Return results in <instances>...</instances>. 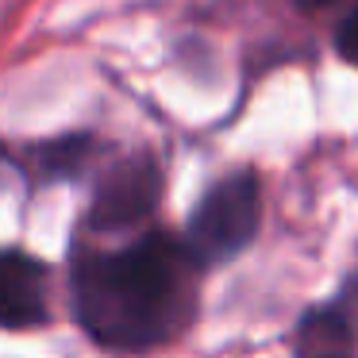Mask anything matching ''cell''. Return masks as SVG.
Listing matches in <instances>:
<instances>
[{"label": "cell", "instance_id": "6da1fadb", "mask_svg": "<svg viewBox=\"0 0 358 358\" xmlns=\"http://www.w3.org/2000/svg\"><path fill=\"white\" fill-rule=\"evenodd\" d=\"M201 262L185 239L143 235L124 250L85 255L73 270L78 320L101 347L147 350L185 331L196 304Z\"/></svg>", "mask_w": 358, "mask_h": 358}, {"label": "cell", "instance_id": "7a4b0ae2", "mask_svg": "<svg viewBox=\"0 0 358 358\" xmlns=\"http://www.w3.org/2000/svg\"><path fill=\"white\" fill-rule=\"evenodd\" d=\"M262 220V189L250 170L216 181L196 204L185 231V247L201 266H216L235 258L258 231Z\"/></svg>", "mask_w": 358, "mask_h": 358}, {"label": "cell", "instance_id": "3957f363", "mask_svg": "<svg viewBox=\"0 0 358 358\" xmlns=\"http://www.w3.org/2000/svg\"><path fill=\"white\" fill-rule=\"evenodd\" d=\"M158 196H162V173H158L155 158H124L96 185L93 204H89V227H96V231L131 227L158 208Z\"/></svg>", "mask_w": 358, "mask_h": 358}, {"label": "cell", "instance_id": "277c9868", "mask_svg": "<svg viewBox=\"0 0 358 358\" xmlns=\"http://www.w3.org/2000/svg\"><path fill=\"white\" fill-rule=\"evenodd\" d=\"M47 320V270L24 250H0V327L24 331Z\"/></svg>", "mask_w": 358, "mask_h": 358}, {"label": "cell", "instance_id": "5b68a950", "mask_svg": "<svg viewBox=\"0 0 358 358\" xmlns=\"http://www.w3.org/2000/svg\"><path fill=\"white\" fill-rule=\"evenodd\" d=\"M89 150H93V143L85 135H66V139H55L35 150V166L47 178H73L81 170V162L89 158Z\"/></svg>", "mask_w": 358, "mask_h": 358}, {"label": "cell", "instance_id": "8992f818", "mask_svg": "<svg viewBox=\"0 0 358 358\" xmlns=\"http://www.w3.org/2000/svg\"><path fill=\"white\" fill-rule=\"evenodd\" d=\"M335 47H339V55L347 58V62L358 66V4L350 8V16L343 20L339 35H335Z\"/></svg>", "mask_w": 358, "mask_h": 358}, {"label": "cell", "instance_id": "52a82bcc", "mask_svg": "<svg viewBox=\"0 0 358 358\" xmlns=\"http://www.w3.org/2000/svg\"><path fill=\"white\" fill-rule=\"evenodd\" d=\"M331 308L343 316V324L350 327V335H358V273L350 278V285H347V293L339 296V301H331Z\"/></svg>", "mask_w": 358, "mask_h": 358}, {"label": "cell", "instance_id": "ba28073f", "mask_svg": "<svg viewBox=\"0 0 358 358\" xmlns=\"http://www.w3.org/2000/svg\"><path fill=\"white\" fill-rule=\"evenodd\" d=\"M301 358H350L347 347H301Z\"/></svg>", "mask_w": 358, "mask_h": 358}, {"label": "cell", "instance_id": "9c48e42d", "mask_svg": "<svg viewBox=\"0 0 358 358\" xmlns=\"http://www.w3.org/2000/svg\"><path fill=\"white\" fill-rule=\"evenodd\" d=\"M293 4H301V8L316 12V8H327V4H331V0H293Z\"/></svg>", "mask_w": 358, "mask_h": 358}]
</instances>
